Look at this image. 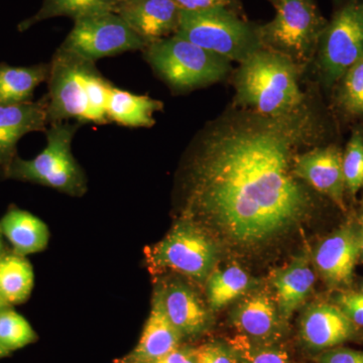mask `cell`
Masks as SVG:
<instances>
[{"label":"cell","instance_id":"1","mask_svg":"<svg viewBox=\"0 0 363 363\" xmlns=\"http://www.w3.org/2000/svg\"><path fill=\"white\" fill-rule=\"evenodd\" d=\"M325 133L308 101L286 116L224 113L196 135L184 175V218L234 252L272 247L316 210L315 191L294 164L300 150Z\"/></svg>","mask_w":363,"mask_h":363},{"label":"cell","instance_id":"2","mask_svg":"<svg viewBox=\"0 0 363 363\" xmlns=\"http://www.w3.org/2000/svg\"><path fill=\"white\" fill-rule=\"evenodd\" d=\"M48 76V125L74 119L80 124H108L107 104L114 85L96 63L58 48Z\"/></svg>","mask_w":363,"mask_h":363},{"label":"cell","instance_id":"3","mask_svg":"<svg viewBox=\"0 0 363 363\" xmlns=\"http://www.w3.org/2000/svg\"><path fill=\"white\" fill-rule=\"evenodd\" d=\"M301 68L288 57L262 48L236 71V104L266 116L298 111L307 102L298 85Z\"/></svg>","mask_w":363,"mask_h":363},{"label":"cell","instance_id":"4","mask_svg":"<svg viewBox=\"0 0 363 363\" xmlns=\"http://www.w3.org/2000/svg\"><path fill=\"white\" fill-rule=\"evenodd\" d=\"M142 52L157 77L175 93L219 82L231 69L230 60L175 35L150 43Z\"/></svg>","mask_w":363,"mask_h":363},{"label":"cell","instance_id":"5","mask_svg":"<svg viewBox=\"0 0 363 363\" xmlns=\"http://www.w3.org/2000/svg\"><path fill=\"white\" fill-rule=\"evenodd\" d=\"M81 124L54 123L45 130L47 145L33 160L16 157L4 171L6 178L30 182L81 197L87 192V178L72 152V142Z\"/></svg>","mask_w":363,"mask_h":363},{"label":"cell","instance_id":"6","mask_svg":"<svg viewBox=\"0 0 363 363\" xmlns=\"http://www.w3.org/2000/svg\"><path fill=\"white\" fill-rule=\"evenodd\" d=\"M175 35L240 64L264 48L259 26L240 18L229 6L181 11Z\"/></svg>","mask_w":363,"mask_h":363},{"label":"cell","instance_id":"7","mask_svg":"<svg viewBox=\"0 0 363 363\" xmlns=\"http://www.w3.org/2000/svg\"><path fill=\"white\" fill-rule=\"evenodd\" d=\"M274 6V18L259 26L262 47L306 65L317 52L328 21L315 0H276Z\"/></svg>","mask_w":363,"mask_h":363},{"label":"cell","instance_id":"8","mask_svg":"<svg viewBox=\"0 0 363 363\" xmlns=\"http://www.w3.org/2000/svg\"><path fill=\"white\" fill-rule=\"evenodd\" d=\"M219 243L199 224L184 218L156 245L147 248L150 267L177 272L198 283H206L219 257Z\"/></svg>","mask_w":363,"mask_h":363},{"label":"cell","instance_id":"9","mask_svg":"<svg viewBox=\"0 0 363 363\" xmlns=\"http://www.w3.org/2000/svg\"><path fill=\"white\" fill-rule=\"evenodd\" d=\"M317 52L322 81L332 87L363 57V1L347 0L336 9Z\"/></svg>","mask_w":363,"mask_h":363},{"label":"cell","instance_id":"10","mask_svg":"<svg viewBox=\"0 0 363 363\" xmlns=\"http://www.w3.org/2000/svg\"><path fill=\"white\" fill-rule=\"evenodd\" d=\"M147 45L118 14L105 13L74 21L60 48L96 63L107 57L143 51Z\"/></svg>","mask_w":363,"mask_h":363},{"label":"cell","instance_id":"11","mask_svg":"<svg viewBox=\"0 0 363 363\" xmlns=\"http://www.w3.org/2000/svg\"><path fill=\"white\" fill-rule=\"evenodd\" d=\"M315 269L332 290L346 291L352 285L359 262V227L350 219L325 238L313 252Z\"/></svg>","mask_w":363,"mask_h":363},{"label":"cell","instance_id":"12","mask_svg":"<svg viewBox=\"0 0 363 363\" xmlns=\"http://www.w3.org/2000/svg\"><path fill=\"white\" fill-rule=\"evenodd\" d=\"M300 338L314 352L363 340V329L346 316L333 302H316L303 313Z\"/></svg>","mask_w":363,"mask_h":363},{"label":"cell","instance_id":"13","mask_svg":"<svg viewBox=\"0 0 363 363\" xmlns=\"http://www.w3.org/2000/svg\"><path fill=\"white\" fill-rule=\"evenodd\" d=\"M343 152L337 145L313 147L295 159L294 172L313 190L346 209L345 183L342 169Z\"/></svg>","mask_w":363,"mask_h":363},{"label":"cell","instance_id":"14","mask_svg":"<svg viewBox=\"0 0 363 363\" xmlns=\"http://www.w3.org/2000/svg\"><path fill=\"white\" fill-rule=\"evenodd\" d=\"M114 13L150 44L175 35L181 9L173 0H123L117 4Z\"/></svg>","mask_w":363,"mask_h":363},{"label":"cell","instance_id":"15","mask_svg":"<svg viewBox=\"0 0 363 363\" xmlns=\"http://www.w3.org/2000/svg\"><path fill=\"white\" fill-rule=\"evenodd\" d=\"M231 321L240 335L259 343H279L286 334V321L276 301L266 292L253 293L231 313Z\"/></svg>","mask_w":363,"mask_h":363},{"label":"cell","instance_id":"16","mask_svg":"<svg viewBox=\"0 0 363 363\" xmlns=\"http://www.w3.org/2000/svg\"><path fill=\"white\" fill-rule=\"evenodd\" d=\"M48 98L37 102L0 106V168L6 171L16 157V145L21 138L48 128Z\"/></svg>","mask_w":363,"mask_h":363},{"label":"cell","instance_id":"17","mask_svg":"<svg viewBox=\"0 0 363 363\" xmlns=\"http://www.w3.org/2000/svg\"><path fill=\"white\" fill-rule=\"evenodd\" d=\"M164 312L184 338H195L209 330L212 325L209 310L191 286L169 281L156 289Z\"/></svg>","mask_w":363,"mask_h":363},{"label":"cell","instance_id":"18","mask_svg":"<svg viewBox=\"0 0 363 363\" xmlns=\"http://www.w3.org/2000/svg\"><path fill=\"white\" fill-rule=\"evenodd\" d=\"M183 339L167 316L161 296L156 290L140 341L131 352L116 363H155L179 347Z\"/></svg>","mask_w":363,"mask_h":363},{"label":"cell","instance_id":"19","mask_svg":"<svg viewBox=\"0 0 363 363\" xmlns=\"http://www.w3.org/2000/svg\"><path fill=\"white\" fill-rule=\"evenodd\" d=\"M315 281L310 257L305 252L296 255L288 266L272 272L271 283L276 291L277 306L286 322L304 304L312 293Z\"/></svg>","mask_w":363,"mask_h":363},{"label":"cell","instance_id":"20","mask_svg":"<svg viewBox=\"0 0 363 363\" xmlns=\"http://www.w3.org/2000/svg\"><path fill=\"white\" fill-rule=\"evenodd\" d=\"M0 233L13 252L26 257L43 252L49 245V227L39 217L18 207L9 208L0 220Z\"/></svg>","mask_w":363,"mask_h":363},{"label":"cell","instance_id":"21","mask_svg":"<svg viewBox=\"0 0 363 363\" xmlns=\"http://www.w3.org/2000/svg\"><path fill=\"white\" fill-rule=\"evenodd\" d=\"M164 104L147 95L133 94L114 86L107 104L109 123L131 128H150L156 123L155 113L161 111Z\"/></svg>","mask_w":363,"mask_h":363},{"label":"cell","instance_id":"22","mask_svg":"<svg viewBox=\"0 0 363 363\" xmlns=\"http://www.w3.org/2000/svg\"><path fill=\"white\" fill-rule=\"evenodd\" d=\"M50 64L14 67L0 64V106L32 101L35 88L47 82Z\"/></svg>","mask_w":363,"mask_h":363},{"label":"cell","instance_id":"23","mask_svg":"<svg viewBox=\"0 0 363 363\" xmlns=\"http://www.w3.org/2000/svg\"><path fill=\"white\" fill-rule=\"evenodd\" d=\"M121 0H44L42 7L35 16L26 18L18 25L20 32H26L40 21L58 16H68L74 21L88 16L105 13H114Z\"/></svg>","mask_w":363,"mask_h":363},{"label":"cell","instance_id":"24","mask_svg":"<svg viewBox=\"0 0 363 363\" xmlns=\"http://www.w3.org/2000/svg\"><path fill=\"white\" fill-rule=\"evenodd\" d=\"M35 284L32 264L26 257L6 252L0 259V295L9 305H18L30 298Z\"/></svg>","mask_w":363,"mask_h":363},{"label":"cell","instance_id":"25","mask_svg":"<svg viewBox=\"0 0 363 363\" xmlns=\"http://www.w3.org/2000/svg\"><path fill=\"white\" fill-rule=\"evenodd\" d=\"M253 281L245 269L233 264L214 269L206 281L208 304L211 311H219L252 289Z\"/></svg>","mask_w":363,"mask_h":363},{"label":"cell","instance_id":"26","mask_svg":"<svg viewBox=\"0 0 363 363\" xmlns=\"http://www.w3.org/2000/svg\"><path fill=\"white\" fill-rule=\"evenodd\" d=\"M335 105L346 118L363 119V57L336 83Z\"/></svg>","mask_w":363,"mask_h":363},{"label":"cell","instance_id":"27","mask_svg":"<svg viewBox=\"0 0 363 363\" xmlns=\"http://www.w3.org/2000/svg\"><path fill=\"white\" fill-rule=\"evenodd\" d=\"M37 340V333L25 317L11 307L0 311V343L7 350H21Z\"/></svg>","mask_w":363,"mask_h":363},{"label":"cell","instance_id":"28","mask_svg":"<svg viewBox=\"0 0 363 363\" xmlns=\"http://www.w3.org/2000/svg\"><path fill=\"white\" fill-rule=\"evenodd\" d=\"M238 363H292L290 355L279 343H259L238 336L230 343Z\"/></svg>","mask_w":363,"mask_h":363},{"label":"cell","instance_id":"29","mask_svg":"<svg viewBox=\"0 0 363 363\" xmlns=\"http://www.w3.org/2000/svg\"><path fill=\"white\" fill-rule=\"evenodd\" d=\"M342 169L346 193L357 196L363 188V131H353L343 152Z\"/></svg>","mask_w":363,"mask_h":363},{"label":"cell","instance_id":"30","mask_svg":"<svg viewBox=\"0 0 363 363\" xmlns=\"http://www.w3.org/2000/svg\"><path fill=\"white\" fill-rule=\"evenodd\" d=\"M198 363H238L231 344L214 341L198 347Z\"/></svg>","mask_w":363,"mask_h":363},{"label":"cell","instance_id":"31","mask_svg":"<svg viewBox=\"0 0 363 363\" xmlns=\"http://www.w3.org/2000/svg\"><path fill=\"white\" fill-rule=\"evenodd\" d=\"M333 303L359 328L363 329V294L340 291Z\"/></svg>","mask_w":363,"mask_h":363},{"label":"cell","instance_id":"32","mask_svg":"<svg viewBox=\"0 0 363 363\" xmlns=\"http://www.w3.org/2000/svg\"><path fill=\"white\" fill-rule=\"evenodd\" d=\"M315 363H363V350L337 346L317 353Z\"/></svg>","mask_w":363,"mask_h":363},{"label":"cell","instance_id":"33","mask_svg":"<svg viewBox=\"0 0 363 363\" xmlns=\"http://www.w3.org/2000/svg\"><path fill=\"white\" fill-rule=\"evenodd\" d=\"M155 363H198V347L181 344Z\"/></svg>","mask_w":363,"mask_h":363},{"label":"cell","instance_id":"34","mask_svg":"<svg viewBox=\"0 0 363 363\" xmlns=\"http://www.w3.org/2000/svg\"><path fill=\"white\" fill-rule=\"evenodd\" d=\"M181 11H196L215 6H229L234 0H173Z\"/></svg>","mask_w":363,"mask_h":363},{"label":"cell","instance_id":"35","mask_svg":"<svg viewBox=\"0 0 363 363\" xmlns=\"http://www.w3.org/2000/svg\"><path fill=\"white\" fill-rule=\"evenodd\" d=\"M357 221L359 227V262H363V212Z\"/></svg>","mask_w":363,"mask_h":363},{"label":"cell","instance_id":"36","mask_svg":"<svg viewBox=\"0 0 363 363\" xmlns=\"http://www.w3.org/2000/svg\"><path fill=\"white\" fill-rule=\"evenodd\" d=\"M11 354V351L7 350L1 343H0V358L9 357Z\"/></svg>","mask_w":363,"mask_h":363},{"label":"cell","instance_id":"37","mask_svg":"<svg viewBox=\"0 0 363 363\" xmlns=\"http://www.w3.org/2000/svg\"><path fill=\"white\" fill-rule=\"evenodd\" d=\"M9 307H13V306L9 305V303L2 298V296L0 295V311H2V310L6 309V308Z\"/></svg>","mask_w":363,"mask_h":363},{"label":"cell","instance_id":"38","mask_svg":"<svg viewBox=\"0 0 363 363\" xmlns=\"http://www.w3.org/2000/svg\"><path fill=\"white\" fill-rule=\"evenodd\" d=\"M6 252V250H4V240H2V234L0 233V259L4 257Z\"/></svg>","mask_w":363,"mask_h":363},{"label":"cell","instance_id":"39","mask_svg":"<svg viewBox=\"0 0 363 363\" xmlns=\"http://www.w3.org/2000/svg\"><path fill=\"white\" fill-rule=\"evenodd\" d=\"M359 292L363 294V281L362 283V285H360V290H359Z\"/></svg>","mask_w":363,"mask_h":363},{"label":"cell","instance_id":"40","mask_svg":"<svg viewBox=\"0 0 363 363\" xmlns=\"http://www.w3.org/2000/svg\"><path fill=\"white\" fill-rule=\"evenodd\" d=\"M271 1L272 2V4H274V2L276 1V0H271Z\"/></svg>","mask_w":363,"mask_h":363},{"label":"cell","instance_id":"41","mask_svg":"<svg viewBox=\"0 0 363 363\" xmlns=\"http://www.w3.org/2000/svg\"><path fill=\"white\" fill-rule=\"evenodd\" d=\"M121 1H123V0H121Z\"/></svg>","mask_w":363,"mask_h":363}]
</instances>
